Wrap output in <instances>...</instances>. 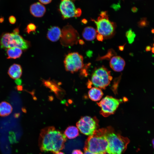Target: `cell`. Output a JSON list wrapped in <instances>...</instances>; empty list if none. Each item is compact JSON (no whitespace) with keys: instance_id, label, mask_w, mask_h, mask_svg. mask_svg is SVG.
<instances>
[{"instance_id":"ac0fdd59","label":"cell","mask_w":154,"mask_h":154,"mask_svg":"<svg viewBox=\"0 0 154 154\" xmlns=\"http://www.w3.org/2000/svg\"><path fill=\"white\" fill-rule=\"evenodd\" d=\"M7 59H16L20 58L23 53V50L20 48L14 47L7 49Z\"/></svg>"},{"instance_id":"e0dca14e","label":"cell","mask_w":154,"mask_h":154,"mask_svg":"<svg viewBox=\"0 0 154 154\" xmlns=\"http://www.w3.org/2000/svg\"><path fill=\"white\" fill-rule=\"evenodd\" d=\"M103 95V92L101 89L96 87L91 88L88 92L89 98L95 102L100 100Z\"/></svg>"},{"instance_id":"44dd1931","label":"cell","mask_w":154,"mask_h":154,"mask_svg":"<svg viewBox=\"0 0 154 154\" xmlns=\"http://www.w3.org/2000/svg\"><path fill=\"white\" fill-rule=\"evenodd\" d=\"M128 42L130 44H132L134 41L136 34L131 29L128 30L125 33Z\"/></svg>"},{"instance_id":"cb8c5ba5","label":"cell","mask_w":154,"mask_h":154,"mask_svg":"<svg viewBox=\"0 0 154 154\" xmlns=\"http://www.w3.org/2000/svg\"><path fill=\"white\" fill-rule=\"evenodd\" d=\"M9 21L10 23L12 24H14L16 23V19L15 16L13 15H11L9 17Z\"/></svg>"},{"instance_id":"8d00e7d4","label":"cell","mask_w":154,"mask_h":154,"mask_svg":"<svg viewBox=\"0 0 154 154\" xmlns=\"http://www.w3.org/2000/svg\"><path fill=\"white\" fill-rule=\"evenodd\" d=\"M4 19L3 17H1L0 18V23H1L3 22V21Z\"/></svg>"},{"instance_id":"74e56055","label":"cell","mask_w":154,"mask_h":154,"mask_svg":"<svg viewBox=\"0 0 154 154\" xmlns=\"http://www.w3.org/2000/svg\"><path fill=\"white\" fill-rule=\"evenodd\" d=\"M137 11V9L136 8H135L134 7V8H133L132 9V11L134 12H136Z\"/></svg>"},{"instance_id":"d4e9b609","label":"cell","mask_w":154,"mask_h":154,"mask_svg":"<svg viewBox=\"0 0 154 154\" xmlns=\"http://www.w3.org/2000/svg\"><path fill=\"white\" fill-rule=\"evenodd\" d=\"M82 11L79 8L76 9L75 12V17H79L81 15Z\"/></svg>"},{"instance_id":"836d02e7","label":"cell","mask_w":154,"mask_h":154,"mask_svg":"<svg viewBox=\"0 0 154 154\" xmlns=\"http://www.w3.org/2000/svg\"><path fill=\"white\" fill-rule=\"evenodd\" d=\"M79 43L81 44H84V41L82 40H79Z\"/></svg>"},{"instance_id":"f546056e","label":"cell","mask_w":154,"mask_h":154,"mask_svg":"<svg viewBox=\"0 0 154 154\" xmlns=\"http://www.w3.org/2000/svg\"><path fill=\"white\" fill-rule=\"evenodd\" d=\"M15 82L17 84L20 85L21 84L22 82L21 79L19 78L16 79L15 80Z\"/></svg>"},{"instance_id":"83f0119b","label":"cell","mask_w":154,"mask_h":154,"mask_svg":"<svg viewBox=\"0 0 154 154\" xmlns=\"http://www.w3.org/2000/svg\"><path fill=\"white\" fill-rule=\"evenodd\" d=\"M13 134H11L9 136V140L11 143H13L15 141V136H14Z\"/></svg>"},{"instance_id":"d6986e66","label":"cell","mask_w":154,"mask_h":154,"mask_svg":"<svg viewBox=\"0 0 154 154\" xmlns=\"http://www.w3.org/2000/svg\"><path fill=\"white\" fill-rule=\"evenodd\" d=\"M13 108L8 102L4 101L0 103V116L4 117L8 116L12 112Z\"/></svg>"},{"instance_id":"603a6c76","label":"cell","mask_w":154,"mask_h":154,"mask_svg":"<svg viewBox=\"0 0 154 154\" xmlns=\"http://www.w3.org/2000/svg\"><path fill=\"white\" fill-rule=\"evenodd\" d=\"M149 24V22L147 21L146 18H142L138 23V26L140 28L147 27Z\"/></svg>"},{"instance_id":"f1b7e54d","label":"cell","mask_w":154,"mask_h":154,"mask_svg":"<svg viewBox=\"0 0 154 154\" xmlns=\"http://www.w3.org/2000/svg\"><path fill=\"white\" fill-rule=\"evenodd\" d=\"M40 2L44 4H47L50 3L52 0H38Z\"/></svg>"},{"instance_id":"6da1fadb","label":"cell","mask_w":154,"mask_h":154,"mask_svg":"<svg viewBox=\"0 0 154 154\" xmlns=\"http://www.w3.org/2000/svg\"><path fill=\"white\" fill-rule=\"evenodd\" d=\"M66 137L64 134L53 126L42 129L40 134L38 145L42 152H59L64 148Z\"/></svg>"},{"instance_id":"8fae6325","label":"cell","mask_w":154,"mask_h":154,"mask_svg":"<svg viewBox=\"0 0 154 154\" xmlns=\"http://www.w3.org/2000/svg\"><path fill=\"white\" fill-rule=\"evenodd\" d=\"M59 10L64 19L75 17L76 9L71 0H61Z\"/></svg>"},{"instance_id":"5b68a950","label":"cell","mask_w":154,"mask_h":154,"mask_svg":"<svg viewBox=\"0 0 154 154\" xmlns=\"http://www.w3.org/2000/svg\"><path fill=\"white\" fill-rule=\"evenodd\" d=\"M92 20L94 22L97 26V32L104 37H110L114 33L115 24L109 19L107 12H101L96 20L94 19Z\"/></svg>"},{"instance_id":"4316f807","label":"cell","mask_w":154,"mask_h":154,"mask_svg":"<svg viewBox=\"0 0 154 154\" xmlns=\"http://www.w3.org/2000/svg\"><path fill=\"white\" fill-rule=\"evenodd\" d=\"M71 154H83L82 152L79 149H75L73 150Z\"/></svg>"},{"instance_id":"277c9868","label":"cell","mask_w":154,"mask_h":154,"mask_svg":"<svg viewBox=\"0 0 154 154\" xmlns=\"http://www.w3.org/2000/svg\"><path fill=\"white\" fill-rule=\"evenodd\" d=\"M0 45L3 49L17 47L25 51L29 48L31 44L19 34L5 33L0 37Z\"/></svg>"},{"instance_id":"7a4b0ae2","label":"cell","mask_w":154,"mask_h":154,"mask_svg":"<svg viewBox=\"0 0 154 154\" xmlns=\"http://www.w3.org/2000/svg\"><path fill=\"white\" fill-rule=\"evenodd\" d=\"M104 128L108 142L106 152L109 154H122L130 142L129 139L117 133L111 127Z\"/></svg>"},{"instance_id":"2e32d148","label":"cell","mask_w":154,"mask_h":154,"mask_svg":"<svg viewBox=\"0 0 154 154\" xmlns=\"http://www.w3.org/2000/svg\"><path fill=\"white\" fill-rule=\"evenodd\" d=\"M97 31L91 27H86L84 29L82 35L86 40L91 41L94 40L97 35Z\"/></svg>"},{"instance_id":"ffe728a7","label":"cell","mask_w":154,"mask_h":154,"mask_svg":"<svg viewBox=\"0 0 154 154\" xmlns=\"http://www.w3.org/2000/svg\"><path fill=\"white\" fill-rule=\"evenodd\" d=\"M64 134L68 138L73 139L78 136L79 130L78 128L76 127L73 126H70L66 129Z\"/></svg>"},{"instance_id":"e575fe53","label":"cell","mask_w":154,"mask_h":154,"mask_svg":"<svg viewBox=\"0 0 154 154\" xmlns=\"http://www.w3.org/2000/svg\"><path fill=\"white\" fill-rule=\"evenodd\" d=\"M82 22L84 24H86L87 23V21L86 19H83L82 20Z\"/></svg>"},{"instance_id":"7bdbcfd3","label":"cell","mask_w":154,"mask_h":154,"mask_svg":"<svg viewBox=\"0 0 154 154\" xmlns=\"http://www.w3.org/2000/svg\"><path fill=\"white\" fill-rule=\"evenodd\" d=\"M153 46L154 47V43L153 44Z\"/></svg>"},{"instance_id":"ab89813d","label":"cell","mask_w":154,"mask_h":154,"mask_svg":"<svg viewBox=\"0 0 154 154\" xmlns=\"http://www.w3.org/2000/svg\"><path fill=\"white\" fill-rule=\"evenodd\" d=\"M152 143L153 146V147L154 149V138L152 140Z\"/></svg>"},{"instance_id":"3957f363","label":"cell","mask_w":154,"mask_h":154,"mask_svg":"<svg viewBox=\"0 0 154 154\" xmlns=\"http://www.w3.org/2000/svg\"><path fill=\"white\" fill-rule=\"evenodd\" d=\"M108 142L104 134V128L98 129L86 140L84 149L98 154H105Z\"/></svg>"},{"instance_id":"52a82bcc","label":"cell","mask_w":154,"mask_h":154,"mask_svg":"<svg viewBox=\"0 0 154 154\" xmlns=\"http://www.w3.org/2000/svg\"><path fill=\"white\" fill-rule=\"evenodd\" d=\"M123 101L112 96H107L97 102L101 108L100 113L104 117H107L114 113L119 104Z\"/></svg>"},{"instance_id":"1f68e13d","label":"cell","mask_w":154,"mask_h":154,"mask_svg":"<svg viewBox=\"0 0 154 154\" xmlns=\"http://www.w3.org/2000/svg\"><path fill=\"white\" fill-rule=\"evenodd\" d=\"M19 30L18 28H17L15 29L13 31V33L16 34H19Z\"/></svg>"},{"instance_id":"7402d4cb","label":"cell","mask_w":154,"mask_h":154,"mask_svg":"<svg viewBox=\"0 0 154 154\" xmlns=\"http://www.w3.org/2000/svg\"><path fill=\"white\" fill-rule=\"evenodd\" d=\"M36 29V26L34 24L31 23L27 25L25 29V31L29 34L31 32H35Z\"/></svg>"},{"instance_id":"30bf717a","label":"cell","mask_w":154,"mask_h":154,"mask_svg":"<svg viewBox=\"0 0 154 154\" xmlns=\"http://www.w3.org/2000/svg\"><path fill=\"white\" fill-rule=\"evenodd\" d=\"M79 38L77 31L71 25H67L62 28L60 42L63 46H68L76 44Z\"/></svg>"},{"instance_id":"ee69618b","label":"cell","mask_w":154,"mask_h":154,"mask_svg":"<svg viewBox=\"0 0 154 154\" xmlns=\"http://www.w3.org/2000/svg\"></svg>"},{"instance_id":"f35d334b","label":"cell","mask_w":154,"mask_h":154,"mask_svg":"<svg viewBox=\"0 0 154 154\" xmlns=\"http://www.w3.org/2000/svg\"><path fill=\"white\" fill-rule=\"evenodd\" d=\"M55 154H64V153L61 152H58L55 153Z\"/></svg>"},{"instance_id":"7c38bea8","label":"cell","mask_w":154,"mask_h":154,"mask_svg":"<svg viewBox=\"0 0 154 154\" xmlns=\"http://www.w3.org/2000/svg\"><path fill=\"white\" fill-rule=\"evenodd\" d=\"M110 66L114 71L117 72L121 71L125 65L124 60L119 56L113 57L110 62Z\"/></svg>"},{"instance_id":"d590c367","label":"cell","mask_w":154,"mask_h":154,"mask_svg":"<svg viewBox=\"0 0 154 154\" xmlns=\"http://www.w3.org/2000/svg\"><path fill=\"white\" fill-rule=\"evenodd\" d=\"M123 46H121L119 47V49L120 50H122L123 49Z\"/></svg>"},{"instance_id":"60d3db41","label":"cell","mask_w":154,"mask_h":154,"mask_svg":"<svg viewBox=\"0 0 154 154\" xmlns=\"http://www.w3.org/2000/svg\"><path fill=\"white\" fill-rule=\"evenodd\" d=\"M152 52L154 54V47H153L151 48Z\"/></svg>"},{"instance_id":"d6a6232c","label":"cell","mask_w":154,"mask_h":154,"mask_svg":"<svg viewBox=\"0 0 154 154\" xmlns=\"http://www.w3.org/2000/svg\"><path fill=\"white\" fill-rule=\"evenodd\" d=\"M151 50V47L150 46H147L145 48V50L147 52L150 51Z\"/></svg>"},{"instance_id":"9a60e30c","label":"cell","mask_w":154,"mask_h":154,"mask_svg":"<svg viewBox=\"0 0 154 154\" xmlns=\"http://www.w3.org/2000/svg\"><path fill=\"white\" fill-rule=\"evenodd\" d=\"M22 73V69L21 66L17 64H14L9 68L8 74L11 78L17 79L21 76Z\"/></svg>"},{"instance_id":"8992f818","label":"cell","mask_w":154,"mask_h":154,"mask_svg":"<svg viewBox=\"0 0 154 154\" xmlns=\"http://www.w3.org/2000/svg\"><path fill=\"white\" fill-rule=\"evenodd\" d=\"M112 78L110 71L105 67H101L94 71L90 83L95 87L105 89L110 84Z\"/></svg>"},{"instance_id":"ba28073f","label":"cell","mask_w":154,"mask_h":154,"mask_svg":"<svg viewBox=\"0 0 154 154\" xmlns=\"http://www.w3.org/2000/svg\"><path fill=\"white\" fill-rule=\"evenodd\" d=\"M98 123L96 117L86 116L81 118L76 123V125L82 133L90 136L98 129Z\"/></svg>"},{"instance_id":"4dcf8cb0","label":"cell","mask_w":154,"mask_h":154,"mask_svg":"<svg viewBox=\"0 0 154 154\" xmlns=\"http://www.w3.org/2000/svg\"><path fill=\"white\" fill-rule=\"evenodd\" d=\"M84 154H98L90 152L89 151L85 149H84Z\"/></svg>"},{"instance_id":"484cf974","label":"cell","mask_w":154,"mask_h":154,"mask_svg":"<svg viewBox=\"0 0 154 154\" xmlns=\"http://www.w3.org/2000/svg\"><path fill=\"white\" fill-rule=\"evenodd\" d=\"M97 39L99 41H102L104 39L103 36L101 34L98 33L96 35Z\"/></svg>"},{"instance_id":"4fadbf2b","label":"cell","mask_w":154,"mask_h":154,"mask_svg":"<svg viewBox=\"0 0 154 154\" xmlns=\"http://www.w3.org/2000/svg\"><path fill=\"white\" fill-rule=\"evenodd\" d=\"M46 11L45 7L39 2L32 4L30 7V11L33 16L37 17H42Z\"/></svg>"},{"instance_id":"9c48e42d","label":"cell","mask_w":154,"mask_h":154,"mask_svg":"<svg viewBox=\"0 0 154 154\" xmlns=\"http://www.w3.org/2000/svg\"><path fill=\"white\" fill-rule=\"evenodd\" d=\"M64 62L66 70L72 73L77 72L84 66L83 57L77 52L68 54Z\"/></svg>"},{"instance_id":"b9f144b4","label":"cell","mask_w":154,"mask_h":154,"mask_svg":"<svg viewBox=\"0 0 154 154\" xmlns=\"http://www.w3.org/2000/svg\"><path fill=\"white\" fill-rule=\"evenodd\" d=\"M151 32L152 33H154V29H152L151 30Z\"/></svg>"},{"instance_id":"5bb4252c","label":"cell","mask_w":154,"mask_h":154,"mask_svg":"<svg viewBox=\"0 0 154 154\" xmlns=\"http://www.w3.org/2000/svg\"><path fill=\"white\" fill-rule=\"evenodd\" d=\"M62 31L57 26L51 27L48 30L47 35V38L52 42H55L58 41L60 38Z\"/></svg>"}]
</instances>
